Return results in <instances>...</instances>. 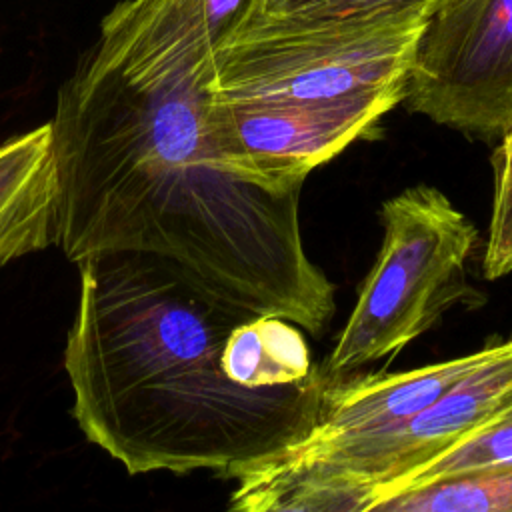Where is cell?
I'll return each mask as SVG.
<instances>
[{
    "mask_svg": "<svg viewBox=\"0 0 512 512\" xmlns=\"http://www.w3.org/2000/svg\"><path fill=\"white\" fill-rule=\"evenodd\" d=\"M208 62L132 84L86 52L50 120L56 246L80 262L104 252L172 260L250 316L320 332L334 286L306 254L300 188L234 170L206 128Z\"/></svg>",
    "mask_w": 512,
    "mask_h": 512,
    "instance_id": "cell-1",
    "label": "cell"
},
{
    "mask_svg": "<svg viewBox=\"0 0 512 512\" xmlns=\"http://www.w3.org/2000/svg\"><path fill=\"white\" fill-rule=\"evenodd\" d=\"M376 498L374 488L338 480H298L248 512H360Z\"/></svg>",
    "mask_w": 512,
    "mask_h": 512,
    "instance_id": "cell-16",
    "label": "cell"
},
{
    "mask_svg": "<svg viewBox=\"0 0 512 512\" xmlns=\"http://www.w3.org/2000/svg\"><path fill=\"white\" fill-rule=\"evenodd\" d=\"M512 402V336L428 408L388 430L294 442L238 472L232 512H246L298 480H338L374 488L390 484L452 448Z\"/></svg>",
    "mask_w": 512,
    "mask_h": 512,
    "instance_id": "cell-5",
    "label": "cell"
},
{
    "mask_svg": "<svg viewBox=\"0 0 512 512\" xmlns=\"http://www.w3.org/2000/svg\"><path fill=\"white\" fill-rule=\"evenodd\" d=\"M76 264L80 298L64 350L72 416L130 474L234 478L314 428L320 372L278 388L232 382L222 348L252 316L192 272L146 252Z\"/></svg>",
    "mask_w": 512,
    "mask_h": 512,
    "instance_id": "cell-2",
    "label": "cell"
},
{
    "mask_svg": "<svg viewBox=\"0 0 512 512\" xmlns=\"http://www.w3.org/2000/svg\"><path fill=\"white\" fill-rule=\"evenodd\" d=\"M490 352L492 344L466 356L408 372L354 376L336 384H324L316 424L302 440L322 442L398 426L428 408L450 386L478 368Z\"/></svg>",
    "mask_w": 512,
    "mask_h": 512,
    "instance_id": "cell-9",
    "label": "cell"
},
{
    "mask_svg": "<svg viewBox=\"0 0 512 512\" xmlns=\"http://www.w3.org/2000/svg\"><path fill=\"white\" fill-rule=\"evenodd\" d=\"M56 200L50 120L0 142V266L56 244Z\"/></svg>",
    "mask_w": 512,
    "mask_h": 512,
    "instance_id": "cell-10",
    "label": "cell"
},
{
    "mask_svg": "<svg viewBox=\"0 0 512 512\" xmlns=\"http://www.w3.org/2000/svg\"><path fill=\"white\" fill-rule=\"evenodd\" d=\"M444 0H250L246 14L300 24L426 22Z\"/></svg>",
    "mask_w": 512,
    "mask_h": 512,
    "instance_id": "cell-13",
    "label": "cell"
},
{
    "mask_svg": "<svg viewBox=\"0 0 512 512\" xmlns=\"http://www.w3.org/2000/svg\"><path fill=\"white\" fill-rule=\"evenodd\" d=\"M492 170L494 196L482 272L488 280H498L512 272V126L492 154Z\"/></svg>",
    "mask_w": 512,
    "mask_h": 512,
    "instance_id": "cell-15",
    "label": "cell"
},
{
    "mask_svg": "<svg viewBox=\"0 0 512 512\" xmlns=\"http://www.w3.org/2000/svg\"><path fill=\"white\" fill-rule=\"evenodd\" d=\"M404 102L484 140L512 126V0H444L422 26Z\"/></svg>",
    "mask_w": 512,
    "mask_h": 512,
    "instance_id": "cell-6",
    "label": "cell"
},
{
    "mask_svg": "<svg viewBox=\"0 0 512 512\" xmlns=\"http://www.w3.org/2000/svg\"><path fill=\"white\" fill-rule=\"evenodd\" d=\"M360 512H512V468L458 474L378 494Z\"/></svg>",
    "mask_w": 512,
    "mask_h": 512,
    "instance_id": "cell-12",
    "label": "cell"
},
{
    "mask_svg": "<svg viewBox=\"0 0 512 512\" xmlns=\"http://www.w3.org/2000/svg\"><path fill=\"white\" fill-rule=\"evenodd\" d=\"M224 374L246 388H278L304 382L316 368L302 330L282 318L252 316L226 338Z\"/></svg>",
    "mask_w": 512,
    "mask_h": 512,
    "instance_id": "cell-11",
    "label": "cell"
},
{
    "mask_svg": "<svg viewBox=\"0 0 512 512\" xmlns=\"http://www.w3.org/2000/svg\"><path fill=\"white\" fill-rule=\"evenodd\" d=\"M424 24H300L244 14L208 58L206 92L258 104L404 96Z\"/></svg>",
    "mask_w": 512,
    "mask_h": 512,
    "instance_id": "cell-4",
    "label": "cell"
},
{
    "mask_svg": "<svg viewBox=\"0 0 512 512\" xmlns=\"http://www.w3.org/2000/svg\"><path fill=\"white\" fill-rule=\"evenodd\" d=\"M250 0H122L100 22L86 56L148 86L202 68L246 14Z\"/></svg>",
    "mask_w": 512,
    "mask_h": 512,
    "instance_id": "cell-8",
    "label": "cell"
},
{
    "mask_svg": "<svg viewBox=\"0 0 512 512\" xmlns=\"http://www.w3.org/2000/svg\"><path fill=\"white\" fill-rule=\"evenodd\" d=\"M380 220L384 236L374 266L318 370L324 384L394 358L472 294L466 262L478 230L444 192L410 186L382 204Z\"/></svg>",
    "mask_w": 512,
    "mask_h": 512,
    "instance_id": "cell-3",
    "label": "cell"
},
{
    "mask_svg": "<svg viewBox=\"0 0 512 512\" xmlns=\"http://www.w3.org/2000/svg\"><path fill=\"white\" fill-rule=\"evenodd\" d=\"M404 102L368 94L320 104H258L206 98V128L230 166L274 188L304 178L356 140L374 138L380 120Z\"/></svg>",
    "mask_w": 512,
    "mask_h": 512,
    "instance_id": "cell-7",
    "label": "cell"
},
{
    "mask_svg": "<svg viewBox=\"0 0 512 512\" xmlns=\"http://www.w3.org/2000/svg\"><path fill=\"white\" fill-rule=\"evenodd\" d=\"M506 468H512V402L500 408L464 440L414 468L380 494L428 484L448 476Z\"/></svg>",
    "mask_w": 512,
    "mask_h": 512,
    "instance_id": "cell-14",
    "label": "cell"
}]
</instances>
